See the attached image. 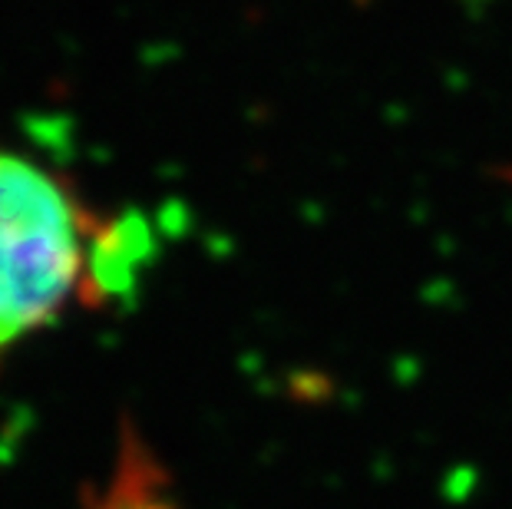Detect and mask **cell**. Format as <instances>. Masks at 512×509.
I'll return each mask as SVG.
<instances>
[{
    "label": "cell",
    "instance_id": "cell-1",
    "mask_svg": "<svg viewBox=\"0 0 512 509\" xmlns=\"http://www.w3.org/2000/svg\"><path fill=\"white\" fill-rule=\"evenodd\" d=\"M100 229L67 179L0 146V351L90 301Z\"/></svg>",
    "mask_w": 512,
    "mask_h": 509
}]
</instances>
